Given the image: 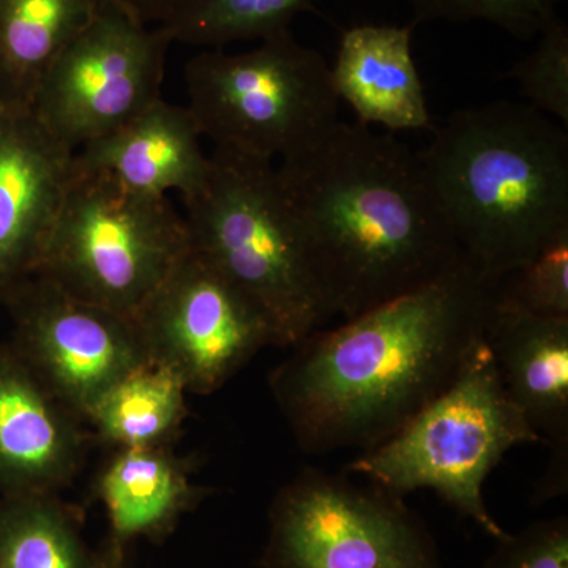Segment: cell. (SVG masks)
Segmentation results:
<instances>
[{"label": "cell", "mask_w": 568, "mask_h": 568, "mask_svg": "<svg viewBox=\"0 0 568 568\" xmlns=\"http://www.w3.org/2000/svg\"><path fill=\"white\" fill-rule=\"evenodd\" d=\"M499 280L465 256L433 282L320 328L268 376L308 454L386 443L454 384L495 317Z\"/></svg>", "instance_id": "cell-1"}, {"label": "cell", "mask_w": 568, "mask_h": 568, "mask_svg": "<svg viewBox=\"0 0 568 568\" xmlns=\"http://www.w3.org/2000/svg\"><path fill=\"white\" fill-rule=\"evenodd\" d=\"M276 171L332 316L368 312L466 256L418 152L392 133L338 121Z\"/></svg>", "instance_id": "cell-2"}, {"label": "cell", "mask_w": 568, "mask_h": 568, "mask_svg": "<svg viewBox=\"0 0 568 568\" xmlns=\"http://www.w3.org/2000/svg\"><path fill=\"white\" fill-rule=\"evenodd\" d=\"M418 151L466 256L500 280L568 235V134L528 103L452 114Z\"/></svg>", "instance_id": "cell-3"}, {"label": "cell", "mask_w": 568, "mask_h": 568, "mask_svg": "<svg viewBox=\"0 0 568 568\" xmlns=\"http://www.w3.org/2000/svg\"><path fill=\"white\" fill-rule=\"evenodd\" d=\"M201 189L183 197L194 252L215 265L294 347L323 328L325 304L276 164L216 149Z\"/></svg>", "instance_id": "cell-4"}, {"label": "cell", "mask_w": 568, "mask_h": 568, "mask_svg": "<svg viewBox=\"0 0 568 568\" xmlns=\"http://www.w3.org/2000/svg\"><path fill=\"white\" fill-rule=\"evenodd\" d=\"M541 444L504 390L488 342L457 379L386 443L361 452L345 473L405 497L432 489L496 540L507 537L489 514L484 485L508 450Z\"/></svg>", "instance_id": "cell-5"}, {"label": "cell", "mask_w": 568, "mask_h": 568, "mask_svg": "<svg viewBox=\"0 0 568 568\" xmlns=\"http://www.w3.org/2000/svg\"><path fill=\"white\" fill-rule=\"evenodd\" d=\"M190 248L185 219L170 197L73 168L36 275L133 320Z\"/></svg>", "instance_id": "cell-6"}, {"label": "cell", "mask_w": 568, "mask_h": 568, "mask_svg": "<svg viewBox=\"0 0 568 568\" xmlns=\"http://www.w3.org/2000/svg\"><path fill=\"white\" fill-rule=\"evenodd\" d=\"M185 85L203 138L265 162L293 159L339 121L331 65L291 31L239 54L201 51L185 65Z\"/></svg>", "instance_id": "cell-7"}, {"label": "cell", "mask_w": 568, "mask_h": 568, "mask_svg": "<svg viewBox=\"0 0 568 568\" xmlns=\"http://www.w3.org/2000/svg\"><path fill=\"white\" fill-rule=\"evenodd\" d=\"M263 568H444L432 530L375 484L308 467L272 500Z\"/></svg>", "instance_id": "cell-8"}, {"label": "cell", "mask_w": 568, "mask_h": 568, "mask_svg": "<svg viewBox=\"0 0 568 568\" xmlns=\"http://www.w3.org/2000/svg\"><path fill=\"white\" fill-rule=\"evenodd\" d=\"M173 43L160 26L144 24L114 0H103L44 73L32 110L77 152L162 100Z\"/></svg>", "instance_id": "cell-9"}, {"label": "cell", "mask_w": 568, "mask_h": 568, "mask_svg": "<svg viewBox=\"0 0 568 568\" xmlns=\"http://www.w3.org/2000/svg\"><path fill=\"white\" fill-rule=\"evenodd\" d=\"M149 357L189 394L219 390L278 338L264 313L193 248L133 317Z\"/></svg>", "instance_id": "cell-10"}, {"label": "cell", "mask_w": 568, "mask_h": 568, "mask_svg": "<svg viewBox=\"0 0 568 568\" xmlns=\"http://www.w3.org/2000/svg\"><path fill=\"white\" fill-rule=\"evenodd\" d=\"M3 305L13 321L11 346L82 420L115 383L152 362L132 317L78 301L41 276Z\"/></svg>", "instance_id": "cell-11"}, {"label": "cell", "mask_w": 568, "mask_h": 568, "mask_svg": "<svg viewBox=\"0 0 568 568\" xmlns=\"http://www.w3.org/2000/svg\"><path fill=\"white\" fill-rule=\"evenodd\" d=\"M73 159L32 106L0 103V304L36 275Z\"/></svg>", "instance_id": "cell-12"}, {"label": "cell", "mask_w": 568, "mask_h": 568, "mask_svg": "<svg viewBox=\"0 0 568 568\" xmlns=\"http://www.w3.org/2000/svg\"><path fill=\"white\" fill-rule=\"evenodd\" d=\"M84 420L0 343V496L55 495L80 469Z\"/></svg>", "instance_id": "cell-13"}, {"label": "cell", "mask_w": 568, "mask_h": 568, "mask_svg": "<svg viewBox=\"0 0 568 568\" xmlns=\"http://www.w3.org/2000/svg\"><path fill=\"white\" fill-rule=\"evenodd\" d=\"M201 138L189 108L162 99L115 132L78 149L73 168L110 175L133 192H179L183 200L201 189L211 168Z\"/></svg>", "instance_id": "cell-14"}, {"label": "cell", "mask_w": 568, "mask_h": 568, "mask_svg": "<svg viewBox=\"0 0 568 568\" xmlns=\"http://www.w3.org/2000/svg\"><path fill=\"white\" fill-rule=\"evenodd\" d=\"M487 342L508 398L541 444L555 450L552 463L567 466L568 317L497 304Z\"/></svg>", "instance_id": "cell-15"}, {"label": "cell", "mask_w": 568, "mask_h": 568, "mask_svg": "<svg viewBox=\"0 0 568 568\" xmlns=\"http://www.w3.org/2000/svg\"><path fill=\"white\" fill-rule=\"evenodd\" d=\"M413 26L362 24L343 32L332 82L358 123L392 134L433 130L413 58Z\"/></svg>", "instance_id": "cell-16"}, {"label": "cell", "mask_w": 568, "mask_h": 568, "mask_svg": "<svg viewBox=\"0 0 568 568\" xmlns=\"http://www.w3.org/2000/svg\"><path fill=\"white\" fill-rule=\"evenodd\" d=\"M95 491L110 521L108 547L123 559L126 545L138 538L160 541L170 536L182 515L205 495L170 446L114 448Z\"/></svg>", "instance_id": "cell-17"}, {"label": "cell", "mask_w": 568, "mask_h": 568, "mask_svg": "<svg viewBox=\"0 0 568 568\" xmlns=\"http://www.w3.org/2000/svg\"><path fill=\"white\" fill-rule=\"evenodd\" d=\"M103 0H0V103L28 104Z\"/></svg>", "instance_id": "cell-18"}, {"label": "cell", "mask_w": 568, "mask_h": 568, "mask_svg": "<svg viewBox=\"0 0 568 568\" xmlns=\"http://www.w3.org/2000/svg\"><path fill=\"white\" fill-rule=\"evenodd\" d=\"M123 566L110 547L88 544L80 518L58 496H0V568Z\"/></svg>", "instance_id": "cell-19"}, {"label": "cell", "mask_w": 568, "mask_h": 568, "mask_svg": "<svg viewBox=\"0 0 568 568\" xmlns=\"http://www.w3.org/2000/svg\"><path fill=\"white\" fill-rule=\"evenodd\" d=\"M186 395L181 377L149 362L115 383L84 422L114 448L170 446L185 420Z\"/></svg>", "instance_id": "cell-20"}, {"label": "cell", "mask_w": 568, "mask_h": 568, "mask_svg": "<svg viewBox=\"0 0 568 568\" xmlns=\"http://www.w3.org/2000/svg\"><path fill=\"white\" fill-rule=\"evenodd\" d=\"M313 6L315 0H181L160 28L174 43L223 50L234 41L291 31L294 18Z\"/></svg>", "instance_id": "cell-21"}, {"label": "cell", "mask_w": 568, "mask_h": 568, "mask_svg": "<svg viewBox=\"0 0 568 568\" xmlns=\"http://www.w3.org/2000/svg\"><path fill=\"white\" fill-rule=\"evenodd\" d=\"M507 77L518 82L526 103L568 125V28L559 14L538 33L536 50Z\"/></svg>", "instance_id": "cell-22"}, {"label": "cell", "mask_w": 568, "mask_h": 568, "mask_svg": "<svg viewBox=\"0 0 568 568\" xmlns=\"http://www.w3.org/2000/svg\"><path fill=\"white\" fill-rule=\"evenodd\" d=\"M497 304L529 315L568 317V235L500 278Z\"/></svg>", "instance_id": "cell-23"}, {"label": "cell", "mask_w": 568, "mask_h": 568, "mask_svg": "<svg viewBox=\"0 0 568 568\" xmlns=\"http://www.w3.org/2000/svg\"><path fill=\"white\" fill-rule=\"evenodd\" d=\"M414 22L487 21L517 37L530 40L541 32L564 0H406Z\"/></svg>", "instance_id": "cell-24"}, {"label": "cell", "mask_w": 568, "mask_h": 568, "mask_svg": "<svg viewBox=\"0 0 568 568\" xmlns=\"http://www.w3.org/2000/svg\"><path fill=\"white\" fill-rule=\"evenodd\" d=\"M481 568H568V519L534 523L507 534Z\"/></svg>", "instance_id": "cell-25"}, {"label": "cell", "mask_w": 568, "mask_h": 568, "mask_svg": "<svg viewBox=\"0 0 568 568\" xmlns=\"http://www.w3.org/2000/svg\"><path fill=\"white\" fill-rule=\"evenodd\" d=\"M123 9L129 10L141 22L148 26H160L181 0H114Z\"/></svg>", "instance_id": "cell-26"}]
</instances>
